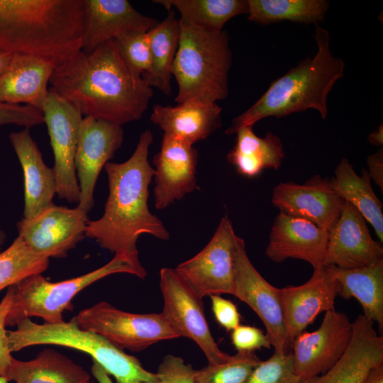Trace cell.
Returning a JSON list of instances; mask_svg holds the SVG:
<instances>
[{
  "label": "cell",
  "instance_id": "ffe728a7",
  "mask_svg": "<svg viewBox=\"0 0 383 383\" xmlns=\"http://www.w3.org/2000/svg\"><path fill=\"white\" fill-rule=\"evenodd\" d=\"M338 287L327 267L313 270L311 278L299 286L280 289L281 300L291 347L295 338L322 312L335 309Z\"/></svg>",
  "mask_w": 383,
  "mask_h": 383
},
{
  "label": "cell",
  "instance_id": "4dcf8cb0",
  "mask_svg": "<svg viewBox=\"0 0 383 383\" xmlns=\"http://www.w3.org/2000/svg\"><path fill=\"white\" fill-rule=\"evenodd\" d=\"M167 11L176 9L179 22L211 31L223 30L231 18L248 13L247 0H156Z\"/></svg>",
  "mask_w": 383,
  "mask_h": 383
},
{
  "label": "cell",
  "instance_id": "d590c367",
  "mask_svg": "<svg viewBox=\"0 0 383 383\" xmlns=\"http://www.w3.org/2000/svg\"><path fill=\"white\" fill-rule=\"evenodd\" d=\"M131 71L139 76L150 72L151 55L148 32H135L113 39Z\"/></svg>",
  "mask_w": 383,
  "mask_h": 383
},
{
  "label": "cell",
  "instance_id": "3957f363",
  "mask_svg": "<svg viewBox=\"0 0 383 383\" xmlns=\"http://www.w3.org/2000/svg\"><path fill=\"white\" fill-rule=\"evenodd\" d=\"M83 0H0V52L55 67L82 50Z\"/></svg>",
  "mask_w": 383,
  "mask_h": 383
},
{
  "label": "cell",
  "instance_id": "836d02e7",
  "mask_svg": "<svg viewBox=\"0 0 383 383\" xmlns=\"http://www.w3.org/2000/svg\"><path fill=\"white\" fill-rule=\"evenodd\" d=\"M262 360L255 352H238L225 362L195 370V383H246Z\"/></svg>",
  "mask_w": 383,
  "mask_h": 383
},
{
  "label": "cell",
  "instance_id": "44dd1931",
  "mask_svg": "<svg viewBox=\"0 0 383 383\" xmlns=\"http://www.w3.org/2000/svg\"><path fill=\"white\" fill-rule=\"evenodd\" d=\"M328 238V231L279 212L274 220L265 254L275 262L288 258L304 260L315 270L323 266Z\"/></svg>",
  "mask_w": 383,
  "mask_h": 383
},
{
  "label": "cell",
  "instance_id": "b9f144b4",
  "mask_svg": "<svg viewBox=\"0 0 383 383\" xmlns=\"http://www.w3.org/2000/svg\"><path fill=\"white\" fill-rule=\"evenodd\" d=\"M368 174L376 184L383 191V152L379 150L375 154L368 156L367 160Z\"/></svg>",
  "mask_w": 383,
  "mask_h": 383
},
{
  "label": "cell",
  "instance_id": "83f0119b",
  "mask_svg": "<svg viewBox=\"0 0 383 383\" xmlns=\"http://www.w3.org/2000/svg\"><path fill=\"white\" fill-rule=\"evenodd\" d=\"M235 134V143L227 160L240 174L252 178L265 169L277 170L280 167L285 154L277 135L268 133L260 138L254 133L252 126L243 127Z\"/></svg>",
  "mask_w": 383,
  "mask_h": 383
},
{
  "label": "cell",
  "instance_id": "8992f818",
  "mask_svg": "<svg viewBox=\"0 0 383 383\" xmlns=\"http://www.w3.org/2000/svg\"><path fill=\"white\" fill-rule=\"evenodd\" d=\"M7 333L11 353L33 345H60L89 355L116 383H148L157 377L156 373L145 370L136 357L102 335L80 328L75 316L68 322L55 324H38L26 318L18 323L16 330L7 331Z\"/></svg>",
  "mask_w": 383,
  "mask_h": 383
},
{
  "label": "cell",
  "instance_id": "5bb4252c",
  "mask_svg": "<svg viewBox=\"0 0 383 383\" xmlns=\"http://www.w3.org/2000/svg\"><path fill=\"white\" fill-rule=\"evenodd\" d=\"M88 213L54 204L30 219L17 223L18 236L36 254L61 258L85 236Z\"/></svg>",
  "mask_w": 383,
  "mask_h": 383
},
{
  "label": "cell",
  "instance_id": "7dc6e473",
  "mask_svg": "<svg viewBox=\"0 0 383 383\" xmlns=\"http://www.w3.org/2000/svg\"><path fill=\"white\" fill-rule=\"evenodd\" d=\"M5 240L6 234L2 230H0V252L1 250V246L4 245Z\"/></svg>",
  "mask_w": 383,
  "mask_h": 383
},
{
  "label": "cell",
  "instance_id": "8d00e7d4",
  "mask_svg": "<svg viewBox=\"0 0 383 383\" xmlns=\"http://www.w3.org/2000/svg\"><path fill=\"white\" fill-rule=\"evenodd\" d=\"M194 372L192 366L182 357L167 355L158 367L156 380L148 383H195Z\"/></svg>",
  "mask_w": 383,
  "mask_h": 383
},
{
  "label": "cell",
  "instance_id": "f546056e",
  "mask_svg": "<svg viewBox=\"0 0 383 383\" xmlns=\"http://www.w3.org/2000/svg\"><path fill=\"white\" fill-rule=\"evenodd\" d=\"M179 22L174 11L148 32L151 55L150 72L142 76L145 82L165 94L171 95L173 64L179 39Z\"/></svg>",
  "mask_w": 383,
  "mask_h": 383
},
{
  "label": "cell",
  "instance_id": "f1b7e54d",
  "mask_svg": "<svg viewBox=\"0 0 383 383\" xmlns=\"http://www.w3.org/2000/svg\"><path fill=\"white\" fill-rule=\"evenodd\" d=\"M331 181L336 193L345 201L352 204L371 224L382 243L383 206L373 191L367 170L362 169V174L359 175L349 160L343 158Z\"/></svg>",
  "mask_w": 383,
  "mask_h": 383
},
{
  "label": "cell",
  "instance_id": "cb8c5ba5",
  "mask_svg": "<svg viewBox=\"0 0 383 383\" xmlns=\"http://www.w3.org/2000/svg\"><path fill=\"white\" fill-rule=\"evenodd\" d=\"M55 67L52 62L38 57L13 55L0 75V102L23 104L41 110Z\"/></svg>",
  "mask_w": 383,
  "mask_h": 383
},
{
  "label": "cell",
  "instance_id": "ab89813d",
  "mask_svg": "<svg viewBox=\"0 0 383 383\" xmlns=\"http://www.w3.org/2000/svg\"><path fill=\"white\" fill-rule=\"evenodd\" d=\"M7 289L5 295L0 301V376L6 379L13 357L9 349L6 321L13 304L14 291L13 285Z\"/></svg>",
  "mask_w": 383,
  "mask_h": 383
},
{
  "label": "cell",
  "instance_id": "ac0fdd59",
  "mask_svg": "<svg viewBox=\"0 0 383 383\" xmlns=\"http://www.w3.org/2000/svg\"><path fill=\"white\" fill-rule=\"evenodd\" d=\"M381 260L382 243L372 238L361 213L345 201L340 217L328 231L323 266L350 270Z\"/></svg>",
  "mask_w": 383,
  "mask_h": 383
},
{
  "label": "cell",
  "instance_id": "1f68e13d",
  "mask_svg": "<svg viewBox=\"0 0 383 383\" xmlns=\"http://www.w3.org/2000/svg\"><path fill=\"white\" fill-rule=\"evenodd\" d=\"M248 20L262 25L292 21L317 26L330 4L326 0H247Z\"/></svg>",
  "mask_w": 383,
  "mask_h": 383
},
{
  "label": "cell",
  "instance_id": "2e32d148",
  "mask_svg": "<svg viewBox=\"0 0 383 383\" xmlns=\"http://www.w3.org/2000/svg\"><path fill=\"white\" fill-rule=\"evenodd\" d=\"M345 200L334 190L331 181L316 174L303 184H278L272 204L287 215L301 218L329 231L343 211Z\"/></svg>",
  "mask_w": 383,
  "mask_h": 383
},
{
  "label": "cell",
  "instance_id": "60d3db41",
  "mask_svg": "<svg viewBox=\"0 0 383 383\" xmlns=\"http://www.w3.org/2000/svg\"><path fill=\"white\" fill-rule=\"evenodd\" d=\"M210 297L216 320L223 328L229 331L240 325V315L235 304L220 295Z\"/></svg>",
  "mask_w": 383,
  "mask_h": 383
},
{
  "label": "cell",
  "instance_id": "277c9868",
  "mask_svg": "<svg viewBox=\"0 0 383 383\" xmlns=\"http://www.w3.org/2000/svg\"><path fill=\"white\" fill-rule=\"evenodd\" d=\"M317 52L299 62L285 74L270 83L267 91L248 110L235 117L226 135L252 126L267 117L281 118L313 109L323 119L328 113L327 98L336 82L343 77L345 63L331 50L327 30L316 26Z\"/></svg>",
  "mask_w": 383,
  "mask_h": 383
},
{
  "label": "cell",
  "instance_id": "7c38bea8",
  "mask_svg": "<svg viewBox=\"0 0 383 383\" xmlns=\"http://www.w3.org/2000/svg\"><path fill=\"white\" fill-rule=\"evenodd\" d=\"M233 295L249 306L262 321L274 352H290L280 289L270 284L255 269L247 255L245 241L239 236Z\"/></svg>",
  "mask_w": 383,
  "mask_h": 383
},
{
  "label": "cell",
  "instance_id": "e575fe53",
  "mask_svg": "<svg viewBox=\"0 0 383 383\" xmlns=\"http://www.w3.org/2000/svg\"><path fill=\"white\" fill-rule=\"evenodd\" d=\"M296 374L292 352L277 353L267 360H261L246 383H301Z\"/></svg>",
  "mask_w": 383,
  "mask_h": 383
},
{
  "label": "cell",
  "instance_id": "7a4b0ae2",
  "mask_svg": "<svg viewBox=\"0 0 383 383\" xmlns=\"http://www.w3.org/2000/svg\"><path fill=\"white\" fill-rule=\"evenodd\" d=\"M152 141V133L146 130L128 160L108 162L104 165L109 196L103 216L88 221L85 236L111 252L138 254L136 243L143 234L163 240L170 239L163 223L148 207L149 185L155 174L148 161Z\"/></svg>",
  "mask_w": 383,
  "mask_h": 383
},
{
  "label": "cell",
  "instance_id": "ee69618b",
  "mask_svg": "<svg viewBox=\"0 0 383 383\" xmlns=\"http://www.w3.org/2000/svg\"><path fill=\"white\" fill-rule=\"evenodd\" d=\"M91 370L93 376L97 380L98 383H113L109 375L96 362H93Z\"/></svg>",
  "mask_w": 383,
  "mask_h": 383
},
{
  "label": "cell",
  "instance_id": "6da1fadb",
  "mask_svg": "<svg viewBox=\"0 0 383 383\" xmlns=\"http://www.w3.org/2000/svg\"><path fill=\"white\" fill-rule=\"evenodd\" d=\"M49 90L82 116L123 125L140 119L153 91L123 59L114 40L82 50L55 67Z\"/></svg>",
  "mask_w": 383,
  "mask_h": 383
},
{
  "label": "cell",
  "instance_id": "681fc988",
  "mask_svg": "<svg viewBox=\"0 0 383 383\" xmlns=\"http://www.w3.org/2000/svg\"><path fill=\"white\" fill-rule=\"evenodd\" d=\"M88 383H96V382L90 381V382H89Z\"/></svg>",
  "mask_w": 383,
  "mask_h": 383
},
{
  "label": "cell",
  "instance_id": "f6af8a7d",
  "mask_svg": "<svg viewBox=\"0 0 383 383\" xmlns=\"http://www.w3.org/2000/svg\"><path fill=\"white\" fill-rule=\"evenodd\" d=\"M368 142L374 145L379 146L383 143L382 124L378 128L368 135Z\"/></svg>",
  "mask_w": 383,
  "mask_h": 383
},
{
  "label": "cell",
  "instance_id": "484cf974",
  "mask_svg": "<svg viewBox=\"0 0 383 383\" xmlns=\"http://www.w3.org/2000/svg\"><path fill=\"white\" fill-rule=\"evenodd\" d=\"M338 287V296L355 298L360 304L367 318L383 328V260L356 269L327 266Z\"/></svg>",
  "mask_w": 383,
  "mask_h": 383
},
{
  "label": "cell",
  "instance_id": "d4e9b609",
  "mask_svg": "<svg viewBox=\"0 0 383 383\" xmlns=\"http://www.w3.org/2000/svg\"><path fill=\"white\" fill-rule=\"evenodd\" d=\"M164 134L193 145L221 126V108L217 103L189 100L176 106L155 104L150 116Z\"/></svg>",
  "mask_w": 383,
  "mask_h": 383
},
{
  "label": "cell",
  "instance_id": "603a6c76",
  "mask_svg": "<svg viewBox=\"0 0 383 383\" xmlns=\"http://www.w3.org/2000/svg\"><path fill=\"white\" fill-rule=\"evenodd\" d=\"M9 140L23 172V218L30 219L53 204L56 194L55 172L44 162L29 129L11 133Z\"/></svg>",
  "mask_w": 383,
  "mask_h": 383
},
{
  "label": "cell",
  "instance_id": "9a60e30c",
  "mask_svg": "<svg viewBox=\"0 0 383 383\" xmlns=\"http://www.w3.org/2000/svg\"><path fill=\"white\" fill-rule=\"evenodd\" d=\"M121 125L84 116L81 123L74 166L79 186L77 208L88 213L94 204V192L99 173L121 148Z\"/></svg>",
  "mask_w": 383,
  "mask_h": 383
},
{
  "label": "cell",
  "instance_id": "ba28073f",
  "mask_svg": "<svg viewBox=\"0 0 383 383\" xmlns=\"http://www.w3.org/2000/svg\"><path fill=\"white\" fill-rule=\"evenodd\" d=\"M80 328L94 331L117 348L142 351L161 340L180 337L161 313H133L100 301L75 316Z\"/></svg>",
  "mask_w": 383,
  "mask_h": 383
},
{
  "label": "cell",
  "instance_id": "52a82bcc",
  "mask_svg": "<svg viewBox=\"0 0 383 383\" xmlns=\"http://www.w3.org/2000/svg\"><path fill=\"white\" fill-rule=\"evenodd\" d=\"M128 273L139 278L147 276L138 254L115 253L104 266L82 276L51 282L42 274L30 275L13 284V304L6 321V326L21 321L38 317L44 323L63 321L62 313L73 308L72 300L82 289L112 274Z\"/></svg>",
  "mask_w": 383,
  "mask_h": 383
},
{
  "label": "cell",
  "instance_id": "d6986e66",
  "mask_svg": "<svg viewBox=\"0 0 383 383\" xmlns=\"http://www.w3.org/2000/svg\"><path fill=\"white\" fill-rule=\"evenodd\" d=\"M83 4L82 50L86 53L123 35L147 33L159 22L138 12L126 0H83Z\"/></svg>",
  "mask_w": 383,
  "mask_h": 383
},
{
  "label": "cell",
  "instance_id": "7bdbcfd3",
  "mask_svg": "<svg viewBox=\"0 0 383 383\" xmlns=\"http://www.w3.org/2000/svg\"><path fill=\"white\" fill-rule=\"evenodd\" d=\"M363 383H383V362L370 370Z\"/></svg>",
  "mask_w": 383,
  "mask_h": 383
},
{
  "label": "cell",
  "instance_id": "8fae6325",
  "mask_svg": "<svg viewBox=\"0 0 383 383\" xmlns=\"http://www.w3.org/2000/svg\"><path fill=\"white\" fill-rule=\"evenodd\" d=\"M41 111L54 154L56 194L70 203H78L80 190L74 159L83 116L71 103L50 90Z\"/></svg>",
  "mask_w": 383,
  "mask_h": 383
},
{
  "label": "cell",
  "instance_id": "74e56055",
  "mask_svg": "<svg viewBox=\"0 0 383 383\" xmlns=\"http://www.w3.org/2000/svg\"><path fill=\"white\" fill-rule=\"evenodd\" d=\"M44 123L41 110L28 105L0 102V125L16 124L27 129Z\"/></svg>",
  "mask_w": 383,
  "mask_h": 383
},
{
  "label": "cell",
  "instance_id": "d6a6232c",
  "mask_svg": "<svg viewBox=\"0 0 383 383\" xmlns=\"http://www.w3.org/2000/svg\"><path fill=\"white\" fill-rule=\"evenodd\" d=\"M49 265V258L34 252L18 236L11 245L0 252V292L24 278L42 274Z\"/></svg>",
  "mask_w": 383,
  "mask_h": 383
},
{
  "label": "cell",
  "instance_id": "4fadbf2b",
  "mask_svg": "<svg viewBox=\"0 0 383 383\" xmlns=\"http://www.w3.org/2000/svg\"><path fill=\"white\" fill-rule=\"evenodd\" d=\"M353 331V323L345 313L326 311L317 330L303 331L292 343L296 374L304 380L329 370L348 349Z\"/></svg>",
  "mask_w": 383,
  "mask_h": 383
},
{
  "label": "cell",
  "instance_id": "f35d334b",
  "mask_svg": "<svg viewBox=\"0 0 383 383\" xmlns=\"http://www.w3.org/2000/svg\"><path fill=\"white\" fill-rule=\"evenodd\" d=\"M231 342L238 352H254L262 348H270L271 343L264 332L255 326L239 325L232 331Z\"/></svg>",
  "mask_w": 383,
  "mask_h": 383
},
{
  "label": "cell",
  "instance_id": "30bf717a",
  "mask_svg": "<svg viewBox=\"0 0 383 383\" xmlns=\"http://www.w3.org/2000/svg\"><path fill=\"white\" fill-rule=\"evenodd\" d=\"M238 238L225 215L207 245L174 270L201 298L233 294Z\"/></svg>",
  "mask_w": 383,
  "mask_h": 383
},
{
  "label": "cell",
  "instance_id": "4316f807",
  "mask_svg": "<svg viewBox=\"0 0 383 383\" xmlns=\"http://www.w3.org/2000/svg\"><path fill=\"white\" fill-rule=\"evenodd\" d=\"M7 379L16 383H88L89 373L59 352L45 348L35 358L22 361L13 357Z\"/></svg>",
  "mask_w": 383,
  "mask_h": 383
},
{
  "label": "cell",
  "instance_id": "c3c4849f",
  "mask_svg": "<svg viewBox=\"0 0 383 383\" xmlns=\"http://www.w3.org/2000/svg\"><path fill=\"white\" fill-rule=\"evenodd\" d=\"M9 382L6 377L0 376V383H9Z\"/></svg>",
  "mask_w": 383,
  "mask_h": 383
},
{
  "label": "cell",
  "instance_id": "9c48e42d",
  "mask_svg": "<svg viewBox=\"0 0 383 383\" xmlns=\"http://www.w3.org/2000/svg\"><path fill=\"white\" fill-rule=\"evenodd\" d=\"M160 287L164 303L160 313L171 328L180 337L194 341L204 353L208 364L228 360L231 355L218 348L211 335L203 298L172 268L161 269Z\"/></svg>",
  "mask_w": 383,
  "mask_h": 383
},
{
  "label": "cell",
  "instance_id": "5b68a950",
  "mask_svg": "<svg viewBox=\"0 0 383 383\" xmlns=\"http://www.w3.org/2000/svg\"><path fill=\"white\" fill-rule=\"evenodd\" d=\"M179 45L172 76L178 85L175 102L216 103L228 94L232 53L228 33L179 22Z\"/></svg>",
  "mask_w": 383,
  "mask_h": 383
},
{
  "label": "cell",
  "instance_id": "e0dca14e",
  "mask_svg": "<svg viewBox=\"0 0 383 383\" xmlns=\"http://www.w3.org/2000/svg\"><path fill=\"white\" fill-rule=\"evenodd\" d=\"M198 152L193 145L164 134L154 156L155 207L165 209L197 189Z\"/></svg>",
  "mask_w": 383,
  "mask_h": 383
},
{
  "label": "cell",
  "instance_id": "7402d4cb",
  "mask_svg": "<svg viewBox=\"0 0 383 383\" xmlns=\"http://www.w3.org/2000/svg\"><path fill=\"white\" fill-rule=\"evenodd\" d=\"M353 328L349 346L335 365L301 383H363L370 370L383 362V336L377 333L374 322L359 315Z\"/></svg>",
  "mask_w": 383,
  "mask_h": 383
},
{
  "label": "cell",
  "instance_id": "bcb514c9",
  "mask_svg": "<svg viewBox=\"0 0 383 383\" xmlns=\"http://www.w3.org/2000/svg\"><path fill=\"white\" fill-rule=\"evenodd\" d=\"M13 55L0 52V75L6 70L9 66Z\"/></svg>",
  "mask_w": 383,
  "mask_h": 383
}]
</instances>
